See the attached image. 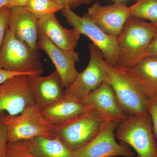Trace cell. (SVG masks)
<instances>
[{
  "label": "cell",
  "instance_id": "cell-3",
  "mask_svg": "<svg viewBox=\"0 0 157 157\" xmlns=\"http://www.w3.org/2000/svg\"><path fill=\"white\" fill-rule=\"evenodd\" d=\"M0 68L28 75H41L44 71L39 51L17 39L9 27L0 48Z\"/></svg>",
  "mask_w": 157,
  "mask_h": 157
},
{
  "label": "cell",
  "instance_id": "cell-9",
  "mask_svg": "<svg viewBox=\"0 0 157 157\" xmlns=\"http://www.w3.org/2000/svg\"><path fill=\"white\" fill-rule=\"evenodd\" d=\"M90 58L86 67L65 90V95L80 101H84L90 93L105 80L101 66L103 58L100 50L93 43L89 46Z\"/></svg>",
  "mask_w": 157,
  "mask_h": 157
},
{
  "label": "cell",
  "instance_id": "cell-23",
  "mask_svg": "<svg viewBox=\"0 0 157 157\" xmlns=\"http://www.w3.org/2000/svg\"><path fill=\"white\" fill-rule=\"evenodd\" d=\"M7 157H38L32 154L18 142L8 143Z\"/></svg>",
  "mask_w": 157,
  "mask_h": 157
},
{
  "label": "cell",
  "instance_id": "cell-14",
  "mask_svg": "<svg viewBox=\"0 0 157 157\" xmlns=\"http://www.w3.org/2000/svg\"><path fill=\"white\" fill-rule=\"evenodd\" d=\"M30 90L34 105L41 110L65 96V87L56 70L45 76L29 75Z\"/></svg>",
  "mask_w": 157,
  "mask_h": 157
},
{
  "label": "cell",
  "instance_id": "cell-16",
  "mask_svg": "<svg viewBox=\"0 0 157 157\" xmlns=\"http://www.w3.org/2000/svg\"><path fill=\"white\" fill-rule=\"evenodd\" d=\"M39 32L43 33L53 44L63 50L75 51L81 34L75 29L62 26L55 14L39 19Z\"/></svg>",
  "mask_w": 157,
  "mask_h": 157
},
{
  "label": "cell",
  "instance_id": "cell-7",
  "mask_svg": "<svg viewBox=\"0 0 157 157\" xmlns=\"http://www.w3.org/2000/svg\"><path fill=\"white\" fill-rule=\"evenodd\" d=\"M61 11L67 24L90 39L105 60L113 66L117 65L118 55L117 37L107 34L90 20L79 16L72 9L65 8Z\"/></svg>",
  "mask_w": 157,
  "mask_h": 157
},
{
  "label": "cell",
  "instance_id": "cell-30",
  "mask_svg": "<svg viewBox=\"0 0 157 157\" xmlns=\"http://www.w3.org/2000/svg\"><path fill=\"white\" fill-rule=\"evenodd\" d=\"M9 0H0V9L5 6H7Z\"/></svg>",
  "mask_w": 157,
  "mask_h": 157
},
{
  "label": "cell",
  "instance_id": "cell-26",
  "mask_svg": "<svg viewBox=\"0 0 157 157\" xmlns=\"http://www.w3.org/2000/svg\"><path fill=\"white\" fill-rule=\"evenodd\" d=\"M63 7V9L69 8L72 9L82 5H89L94 0H53Z\"/></svg>",
  "mask_w": 157,
  "mask_h": 157
},
{
  "label": "cell",
  "instance_id": "cell-4",
  "mask_svg": "<svg viewBox=\"0 0 157 157\" xmlns=\"http://www.w3.org/2000/svg\"><path fill=\"white\" fill-rule=\"evenodd\" d=\"M2 116L7 128L8 143L37 137H54V124L44 117L40 109L34 104L18 115L2 112Z\"/></svg>",
  "mask_w": 157,
  "mask_h": 157
},
{
  "label": "cell",
  "instance_id": "cell-19",
  "mask_svg": "<svg viewBox=\"0 0 157 157\" xmlns=\"http://www.w3.org/2000/svg\"><path fill=\"white\" fill-rule=\"evenodd\" d=\"M83 101L65 95L54 104L41 109L44 117L52 124H57L88 110Z\"/></svg>",
  "mask_w": 157,
  "mask_h": 157
},
{
  "label": "cell",
  "instance_id": "cell-13",
  "mask_svg": "<svg viewBox=\"0 0 157 157\" xmlns=\"http://www.w3.org/2000/svg\"><path fill=\"white\" fill-rule=\"evenodd\" d=\"M38 47L48 55L54 65L65 88H67L78 76L75 63L79 62V55L76 52L63 50L53 44L43 33L39 32Z\"/></svg>",
  "mask_w": 157,
  "mask_h": 157
},
{
  "label": "cell",
  "instance_id": "cell-29",
  "mask_svg": "<svg viewBox=\"0 0 157 157\" xmlns=\"http://www.w3.org/2000/svg\"><path fill=\"white\" fill-rule=\"evenodd\" d=\"M29 0H9L7 7L9 8L15 7H25Z\"/></svg>",
  "mask_w": 157,
  "mask_h": 157
},
{
  "label": "cell",
  "instance_id": "cell-20",
  "mask_svg": "<svg viewBox=\"0 0 157 157\" xmlns=\"http://www.w3.org/2000/svg\"><path fill=\"white\" fill-rule=\"evenodd\" d=\"M130 7L132 17L148 20L157 28V0H137Z\"/></svg>",
  "mask_w": 157,
  "mask_h": 157
},
{
  "label": "cell",
  "instance_id": "cell-2",
  "mask_svg": "<svg viewBox=\"0 0 157 157\" xmlns=\"http://www.w3.org/2000/svg\"><path fill=\"white\" fill-rule=\"evenodd\" d=\"M101 66L107 82L112 87L118 102L128 116L148 114L147 96L129 75L104 58Z\"/></svg>",
  "mask_w": 157,
  "mask_h": 157
},
{
  "label": "cell",
  "instance_id": "cell-12",
  "mask_svg": "<svg viewBox=\"0 0 157 157\" xmlns=\"http://www.w3.org/2000/svg\"><path fill=\"white\" fill-rule=\"evenodd\" d=\"M83 102L88 109L106 122L121 123L128 117L118 102L112 87L105 80Z\"/></svg>",
  "mask_w": 157,
  "mask_h": 157
},
{
  "label": "cell",
  "instance_id": "cell-28",
  "mask_svg": "<svg viewBox=\"0 0 157 157\" xmlns=\"http://www.w3.org/2000/svg\"><path fill=\"white\" fill-rule=\"evenodd\" d=\"M19 75H24V74L10 72L0 68V85L2 84L8 78Z\"/></svg>",
  "mask_w": 157,
  "mask_h": 157
},
{
  "label": "cell",
  "instance_id": "cell-10",
  "mask_svg": "<svg viewBox=\"0 0 157 157\" xmlns=\"http://www.w3.org/2000/svg\"><path fill=\"white\" fill-rule=\"evenodd\" d=\"M83 16L90 20L107 34L117 37L132 15L130 7L121 1H116L108 6L102 5L97 1Z\"/></svg>",
  "mask_w": 157,
  "mask_h": 157
},
{
  "label": "cell",
  "instance_id": "cell-18",
  "mask_svg": "<svg viewBox=\"0 0 157 157\" xmlns=\"http://www.w3.org/2000/svg\"><path fill=\"white\" fill-rule=\"evenodd\" d=\"M17 142L38 157H75L74 151L57 137H37Z\"/></svg>",
  "mask_w": 157,
  "mask_h": 157
},
{
  "label": "cell",
  "instance_id": "cell-8",
  "mask_svg": "<svg viewBox=\"0 0 157 157\" xmlns=\"http://www.w3.org/2000/svg\"><path fill=\"white\" fill-rule=\"evenodd\" d=\"M119 124L105 122L92 140L74 151L75 157H134L135 153L128 147L116 140V129Z\"/></svg>",
  "mask_w": 157,
  "mask_h": 157
},
{
  "label": "cell",
  "instance_id": "cell-21",
  "mask_svg": "<svg viewBox=\"0 0 157 157\" xmlns=\"http://www.w3.org/2000/svg\"><path fill=\"white\" fill-rule=\"evenodd\" d=\"M24 7L39 19L63 9L53 0H29Z\"/></svg>",
  "mask_w": 157,
  "mask_h": 157
},
{
  "label": "cell",
  "instance_id": "cell-1",
  "mask_svg": "<svg viewBox=\"0 0 157 157\" xmlns=\"http://www.w3.org/2000/svg\"><path fill=\"white\" fill-rule=\"evenodd\" d=\"M157 30L151 23L130 17L117 37L118 55L116 66L130 67L143 59Z\"/></svg>",
  "mask_w": 157,
  "mask_h": 157
},
{
  "label": "cell",
  "instance_id": "cell-11",
  "mask_svg": "<svg viewBox=\"0 0 157 157\" xmlns=\"http://www.w3.org/2000/svg\"><path fill=\"white\" fill-rule=\"evenodd\" d=\"M33 104L29 75L13 76L0 85V112L17 115Z\"/></svg>",
  "mask_w": 157,
  "mask_h": 157
},
{
  "label": "cell",
  "instance_id": "cell-27",
  "mask_svg": "<svg viewBox=\"0 0 157 157\" xmlns=\"http://www.w3.org/2000/svg\"><path fill=\"white\" fill-rule=\"evenodd\" d=\"M157 56V30L146 51L144 57Z\"/></svg>",
  "mask_w": 157,
  "mask_h": 157
},
{
  "label": "cell",
  "instance_id": "cell-15",
  "mask_svg": "<svg viewBox=\"0 0 157 157\" xmlns=\"http://www.w3.org/2000/svg\"><path fill=\"white\" fill-rule=\"evenodd\" d=\"M39 19L24 7L10 8L8 24L17 39L25 42L32 49L39 51L38 47Z\"/></svg>",
  "mask_w": 157,
  "mask_h": 157
},
{
  "label": "cell",
  "instance_id": "cell-17",
  "mask_svg": "<svg viewBox=\"0 0 157 157\" xmlns=\"http://www.w3.org/2000/svg\"><path fill=\"white\" fill-rule=\"evenodd\" d=\"M119 68L139 85L147 98L157 95V56L143 58L130 67Z\"/></svg>",
  "mask_w": 157,
  "mask_h": 157
},
{
  "label": "cell",
  "instance_id": "cell-31",
  "mask_svg": "<svg viewBox=\"0 0 157 157\" xmlns=\"http://www.w3.org/2000/svg\"><path fill=\"white\" fill-rule=\"evenodd\" d=\"M124 157L119 156H114V157Z\"/></svg>",
  "mask_w": 157,
  "mask_h": 157
},
{
  "label": "cell",
  "instance_id": "cell-6",
  "mask_svg": "<svg viewBox=\"0 0 157 157\" xmlns=\"http://www.w3.org/2000/svg\"><path fill=\"white\" fill-rule=\"evenodd\" d=\"M105 122L88 109L69 120L54 125V136L75 151L92 140Z\"/></svg>",
  "mask_w": 157,
  "mask_h": 157
},
{
  "label": "cell",
  "instance_id": "cell-34",
  "mask_svg": "<svg viewBox=\"0 0 157 157\" xmlns=\"http://www.w3.org/2000/svg\"><path fill=\"white\" fill-rule=\"evenodd\" d=\"M134 1H137V0H134Z\"/></svg>",
  "mask_w": 157,
  "mask_h": 157
},
{
  "label": "cell",
  "instance_id": "cell-24",
  "mask_svg": "<svg viewBox=\"0 0 157 157\" xmlns=\"http://www.w3.org/2000/svg\"><path fill=\"white\" fill-rule=\"evenodd\" d=\"M8 145L7 128L3 123L2 112H0V157H7Z\"/></svg>",
  "mask_w": 157,
  "mask_h": 157
},
{
  "label": "cell",
  "instance_id": "cell-25",
  "mask_svg": "<svg viewBox=\"0 0 157 157\" xmlns=\"http://www.w3.org/2000/svg\"><path fill=\"white\" fill-rule=\"evenodd\" d=\"M10 8L5 6L0 9V48L2 44L6 31L9 27L8 16Z\"/></svg>",
  "mask_w": 157,
  "mask_h": 157
},
{
  "label": "cell",
  "instance_id": "cell-22",
  "mask_svg": "<svg viewBox=\"0 0 157 157\" xmlns=\"http://www.w3.org/2000/svg\"><path fill=\"white\" fill-rule=\"evenodd\" d=\"M147 111L151 118L153 133L157 147V98H147Z\"/></svg>",
  "mask_w": 157,
  "mask_h": 157
},
{
  "label": "cell",
  "instance_id": "cell-33",
  "mask_svg": "<svg viewBox=\"0 0 157 157\" xmlns=\"http://www.w3.org/2000/svg\"><path fill=\"white\" fill-rule=\"evenodd\" d=\"M156 97V98H157V95L155 96Z\"/></svg>",
  "mask_w": 157,
  "mask_h": 157
},
{
  "label": "cell",
  "instance_id": "cell-32",
  "mask_svg": "<svg viewBox=\"0 0 157 157\" xmlns=\"http://www.w3.org/2000/svg\"><path fill=\"white\" fill-rule=\"evenodd\" d=\"M121 0H116V1H121Z\"/></svg>",
  "mask_w": 157,
  "mask_h": 157
},
{
  "label": "cell",
  "instance_id": "cell-5",
  "mask_svg": "<svg viewBox=\"0 0 157 157\" xmlns=\"http://www.w3.org/2000/svg\"><path fill=\"white\" fill-rule=\"evenodd\" d=\"M115 135L122 143L132 147L138 157H157V147L150 116H130L119 124Z\"/></svg>",
  "mask_w": 157,
  "mask_h": 157
}]
</instances>
